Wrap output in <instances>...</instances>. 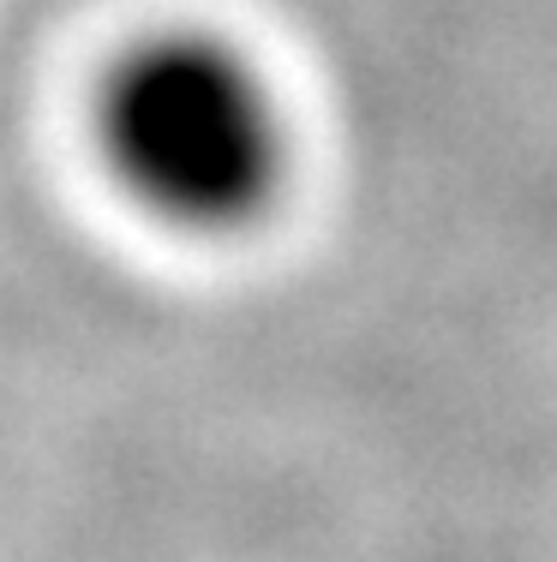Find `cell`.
<instances>
[{"mask_svg": "<svg viewBox=\"0 0 557 562\" xmlns=\"http://www.w3.org/2000/svg\"><path fill=\"white\" fill-rule=\"evenodd\" d=\"M102 144L144 210L180 227H234L282 180V114L241 55L168 36L132 55L102 102Z\"/></svg>", "mask_w": 557, "mask_h": 562, "instance_id": "cell-1", "label": "cell"}]
</instances>
